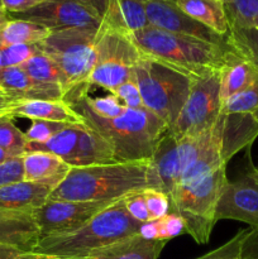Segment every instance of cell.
Returning a JSON list of instances; mask_svg holds the SVG:
<instances>
[{
    "label": "cell",
    "instance_id": "obj_1",
    "mask_svg": "<svg viewBox=\"0 0 258 259\" xmlns=\"http://www.w3.org/2000/svg\"><path fill=\"white\" fill-rule=\"evenodd\" d=\"M63 100L82 116L86 125L108 142L115 162L149 161L168 129L159 116L146 108H126L116 118H103L93 113L80 96L67 95Z\"/></svg>",
    "mask_w": 258,
    "mask_h": 259
},
{
    "label": "cell",
    "instance_id": "obj_2",
    "mask_svg": "<svg viewBox=\"0 0 258 259\" xmlns=\"http://www.w3.org/2000/svg\"><path fill=\"white\" fill-rule=\"evenodd\" d=\"M149 187V161L113 162L71 168L48 200L115 202Z\"/></svg>",
    "mask_w": 258,
    "mask_h": 259
},
{
    "label": "cell",
    "instance_id": "obj_3",
    "mask_svg": "<svg viewBox=\"0 0 258 259\" xmlns=\"http://www.w3.org/2000/svg\"><path fill=\"white\" fill-rule=\"evenodd\" d=\"M141 223L118 200L76 229L40 238L34 253L50 259H85L95 252L138 234Z\"/></svg>",
    "mask_w": 258,
    "mask_h": 259
},
{
    "label": "cell",
    "instance_id": "obj_4",
    "mask_svg": "<svg viewBox=\"0 0 258 259\" xmlns=\"http://www.w3.org/2000/svg\"><path fill=\"white\" fill-rule=\"evenodd\" d=\"M143 55L156 58L189 76L223 68L232 48L186 35L175 34L152 25L126 34Z\"/></svg>",
    "mask_w": 258,
    "mask_h": 259
},
{
    "label": "cell",
    "instance_id": "obj_5",
    "mask_svg": "<svg viewBox=\"0 0 258 259\" xmlns=\"http://www.w3.org/2000/svg\"><path fill=\"white\" fill-rule=\"evenodd\" d=\"M142 53V52H141ZM144 108L172 126L184 108L191 88V76L142 53L133 67Z\"/></svg>",
    "mask_w": 258,
    "mask_h": 259
},
{
    "label": "cell",
    "instance_id": "obj_6",
    "mask_svg": "<svg viewBox=\"0 0 258 259\" xmlns=\"http://www.w3.org/2000/svg\"><path fill=\"white\" fill-rule=\"evenodd\" d=\"M227 182V167H223L191 184L179 185L169 195V212L181 218L185 233L197 244L210 240L217 224L218 202Z\"/></svg>",
    "mask_w": 258,
    "mask_h": 259
},
{
    "label": "cell",
    "instance_id": "obj_7",
    "mask_svg": "<svg viewBox=\"0 0 258 259\" xmlns=\"http://www.w3.org/2000/svg\"><path fill=\"white\" fill-rule=\"evenodd\" d=\"M98 32L99 28L93 27L70 28L51 32L45 40L38 43L39 50L60 66L67 85L66 94L78 86L88 85L95 62Z\"/></svg>",
    "mask_w": 258,
    "mask_h": 259
},
{
    "label": "cell",
    "instance_id": "obj_8",
    "mask_svg": "<svg viewBox=\"0 0 258 259\" xmlns=\"http://www.w3.org/2000/svg\"><path fill=\"white\" fill-rule=\"evenodd\" d=\"M141 51L124 33L101 22L95 43V62L88 78L89 88L100 86L109 93L133 78Z\"/></svg>",
    "mask_w": 258,
    "mask_h": 259
},
{
    "label": "cell",
    "instance_id": "obj_9",
    "mask_svg": "<svg viewBox=\"0 0 258 259\" xmlns=\"http://www.w3.org/2000/svg\"><path fill=\"white\" fill-rule=\"evenodd\" d=\"M223 68L191 76V88L186 103L174 125L167 129L175 138L197 137L217 123L223 108L220 98Z\"/></svg>",
    "mask_w": 258,
    "mask_h": 259
},
{
    "label": "cell",
    "instance_id": "obj_10",
    "mask_svg": "<svg viewBox=\"0 0 258 259\" xmlns=\"http://www.w3.org/2000/svg\"><path fill=\"white\" fill-rule=\"evenodd\" d=\"M206 132L197 137L177 139L168 132L159 139L153 157L149 159L151 189L159 190L167 196L180 185V179L195 159L204 142Z\"/></svg>",
    "mask_w": 258,
    "mask_h": 259
},
{
    "label": "cell",
    "instance_id": "obj_11",
    "mask_svg": "<svg viewBox=\"0 0 258 259\" xmlns=\"http://www.w3.org/2000/svg\"><path fill=\"white\" fill-rule=\"evenodd\" d=\"M13 19L34 22L51 32L70 28H99L101 13L88 0H46L24 13L10 14Z\"/></svg>",
    "mask_w": 258,
    "mask_h": 259
},
{
    "label": "cell",
    "instance_id": "obj_12",
    "mask_svg": "<svg viewBox=\"0 0 258 259\" xmlns=\"http://www.w3.org/2000/svg\"><path fill=\"white\" fill-rule=\"evenodd\" d=\"M220 220H235L258 229V171L250 162L239 179L225 184L215 212V223Z\"/></svg>",
    "mask_w": 258,
    "mask_h": 259
},
{
    "label": "cell",
    "instance_id": "obj_13",
    "mask_svg": "<svg viewBox=\"0 0 258 259\" xmlns=\"http://www.w3.org/2000/svg\"><path fill=\"white\" fill-rule=\"evenodd\" d=\"M110 204L113 202L47 200L33 212L39 228L40 238H43L81 227Z\"/></svg>",
    "mask_w": 258,
    "mask_h": 259
},
{
    "label": "cell",
    "instance_id": "obj_14",
    "mask_svg": "<svg viewBox=\"0 0 258 259\" xmlns=\"http://www.w3.org/2000/svg\"><path fill=\"white\" fill-rule=\"evenodd\" d=\"M148 24L175 34L196 38L218 46H227L225 37L196 22L182 12L174 0H146Z\"/></svg>",
    "mask_w": 258,
    "mask_h": 259
},
{
    "label": "cell",
    "instance_id": "obj_15",
    "mask_svg": "<svg viewBox=\"0 0 258 259\" xmlns=\"http://www.w3.org/2000/svg\"><path fill=\"white\" fill-rule=\"evenodd\" d=\"M40 232L34 212L27 210L0 209V243L34 252Z\"/></svg>",
    "mask_w": 258,
    "mask_h": 259
},
{
    "label": "cell",
    "instance_id": "obj_16",
    "mask_svg": "<svg viewBox=\"0 0 258 259\" xmlns=\"http://www.w3.org/2000/svg\"><path fill=\"white\" fill-rule=\"evenodd\" d=\"M0 89L15 100H63L62 88L33 80L20 66L0 70Z\"/></svg>",
    "mask_w": 258,
    "mask_h": 259
},
{
    "label": "cell",
    "instance_id": "obj_17",
    "mask_svg": "<svg viewBox=\"0 0 258 259\" xmlns=\"http://www.w3.org/2000/svg\"><path fill=\"white\" fill-rule=\"evenodd\" d=\"M23 181L43 185L55 190L67 177L71 167L60 157L39 151L23 154Z\"/></svg>",
    "mask_w": 258,
    "mask_h": 259
},
{
    "label": "cell",
    "instance_id": "obj_18",
    "mask_svg": "<svg viewBox=\"0 0 258 259\" xmlns=\"http://www.w3.org/2000/svg\"><path fill=\"white\" fill-rule=\"evenodd\" d=\"M5 116L66 124H85L82 116L65 100H18Z\"/></svg>",
    "mask_w": 258,
    "mask_h": 259
},
{
    "label": "cell",
    "instance_id": "obj_19",
    "mask_svg": "<svg viewBox=\"0 0 258 259\" xmlns=\"http://www.w3.org/2000/svg\"><path fill=\"white\" fill-rule=\"evenodd\" d=\"M101 15L104 24L124 34H131L149 25L146 0H104Z\"/></svg>",
    "mask_w": 258,
    "mask_h": 259
},
{
    "label": "cell",
    "instance_id": "obj_20",
    "mask_svg": "<svg viewBox=\"0 0 258 259\" xmlns=\"http://www.w3.org/2000/svg\"><path fill=\"white\" fill-rule=\"evenodd\" d=\"M52 190L43 185L20 181L0 187V209L34 211L48 200Z\"/></svg>",
    "mask_w": 258,
    "mask_h": 259
},
{
    "label": "cell",
    "instance_id": "obj_21",
    "mask_svg": "<svg viewBox=\"0 0 258 259\" xmlns=\"http://www.w3.org/2000/svg\"><path fill=\"white\" fill-rule=\"evenodd\" d=\"M168 242L148 240L139 234L95 252L85 259H158Z\"/></svg>",
    "mask_w": 258,
    "mask_h": 259
},
{
    "label": "cell",
    "instance_id": "obj_22",
    "mask_svg": "<svg viewBox=\"0 0 258 259\" xmlns=\"http://www.w3.org/2000/svg\"><path fill=\"white\" fill-rule=\"evenodd\" d=\"M175 3L189 17L217 34L225 37L229 32V23L223 0H176Z\"/></svg>",
    "mask_w": 258,
    "mask_h": 259
},
{
    "label": "cell",
    "instance_id": "obj_23",
    "mask_svg": "<svg viewBox=\"0 0 258 259\" xmlns=\"http://www.w3.org/2000/svg\"><path fill=\"white\" fill-rule=\"evenodd\" d=\"M258 76V71L248 61L240 57L234 51H230L228 63L223 68L220 98L224 105L230 98L249 88Z\"/></svg>",
    "mask_w": 258,
    "mask_h": 259
},
{
    "label": "cell",
    "instance_id": "obj_24",
    "mask_svg": "<svg viewBox=\"0 0 258 259\" xmlns=\"http://www.w3.org/2000/svg\"><path fill=\"white\" fill-rule=\"evenodd\" d=\"M51 34V30L34 22L10 19L0 29V48L14 45H37Z\"/></svg>",
    "mask_w": 258,
    "mask_h": 259
},
{
    "label": "cell",
    "instance_id": "obj_25",
    "mask_svg": "<svg viewBox=\"0 0 258 259\" xmlns=\"http://www.w3.org/2000/svg\"><path fill=\"white\" fill-rule=\"evenodd\" d=\"M210 259H258V229H242L225 244L211 250Z\"/></svg>",
    "mask_w": 258,
    "mask_h": 259
},
{
    "label": "cell",
    "instance_id": "obj_26",
    "mask_svg": "<svg viewBox=\"0 0 258 259\" xmlns=\"http://www.w3.org/2000/svg\"><path fill=\"white\" fill-rule=\"evenodd\" d=\"M20 67L25 71L29 77L45 85H56L62 88L63 93L66 94L67 85H66V78L61 71L60 66L56 63L53 58L43 53L42 51L35 53L34 56L25 61L20 65Z\"/></svg>",
    "mask_w": 258,
    "mask_h": 259
},
{
    "label": "cell",
    "instance_id": "obj_27",
    "mask_svg": "<svg viewBox=\"0 0 258 259\" xmlns=\"http://www.w3.org/2000/svg\"><path fill=\"white\" fill-rule=\"evenodd\" d=\"M185 233V225L181 218L174 212H168L159 219L141 224L138 234L148 240H168Z\"/></svg>",
    "mask_w": 258,
    "mask_h": 259
},
{
    "label": "cell",
    "instance_id": "obj_28",
    "mask_svg": "<svg viewBox=\"0 0 258 259\" xmlns=\"http://www.w3.org/2000/svg\"><path fill=\"white\" fill-rule=\"evenodd\" d=\"M227 45L258 71V23L247 29L229 30Z\"/></svg>",
    "mask_w": 258,
    "mask_h": 259
},
{
    "label": "cell",
    "instance_id": "obj_29",
    "mask_svg": "<svg viewBox=\"0 0 258 259\" xmlns=\"http://www.w3.org/2000/svg\"><path fill=\"white\" fill-rule=\"evenodd\" d=\"M224 7L229 30L247 29L258 23V0H228Z\"/></svg>",
    "mask_w": 258,
    "mask_h": 259
},
{
    "label": "cell",
    "instance_id": "obj_30",
    "mask_svg": "<svg viewBox=\"0 0 258 259\" xmlns=\"http://www.w3.org/2000/svg\"><path fill=\"white\" fill-rule=\"evenodd\" d=\"M224 114H245L258 123V76L252 85L230 98L223 105Z\"/></svg>",
    "mask_w": 258,
    "mask_h": 259
},
{
    "label": "cell",
    "instance_id": "obj_31",
    "mask_svg": "<svg viewBox=\"0 0 258 259\" xmlns=\"http://www.w3.org/2000/svg\"><path fill=\"white\" fill-rule=\"evenodd\" d=\"M27 147L25 133L15 125L13 118L0 116V148L13 157H20L27 152Z\"/></svg>",
    "mask_w": 258,
    "mask_h": 259
},
{
    "label": "cell",
    "instance_id": "obj_32",
    "mask_svg": "<svg viewBox=\"0 0 258 259\" xmlns=\"http://www.w3.org/2000/svg\"><path fill=\"white\" fill-rule=\"evenodd\" d=\"M39 51L38 43L37 45H14L0 48V70L5 67L20 66Z\"/></svg>",
    "mask_w": 258,
    "mask_h": 259
},
{
    "label": "cell",
    "instance_id": "obj_33",
    "mask_svg": "<svg viewBox=\"0 0 258 259\" xmlns=\"http://www.w3.org/2000/svg\"><path fill=\"white\" fill-rule=\"evenodd\" d=\"M70 124L48 120H32L29 129L25 132L28 143H45Z\"/></svg>",
    "mask_w": 258,
    "mask_h": 259
},
{
    "label": "cell",
    "instance_id": "obj_34",
    "mask_svg": "<svg viewBox=\"0 0 258 259\" xmlns=\"http://www.w3.org/2000/svg\"><path fill=\"white\" fill-rule=\"evenodd\" d=\"M151 219H159L169 212V199L164 192L156 189H146L142 191Z\"/></svg>",
    "mask_w": 258,
    "mask_h": 259
},
{
    "label": "cell",
    "instance_id": "obj_35",
    "mask_svg": "<svg viewBox=\"0 0 258 259\" xmlns=\"http://www.w3.org/2000/svg\"><path fill=\"white\" fill-rule=\"evenodd\" d=\"M110 94H113L114 96L119 99L126 108L129 109H142L144 108L143 100H142L141 93H139V89L137 86V83L134 82V80L126 81V82L121 83L118 88L114 89Z\"/></svg>",
    "mask_w": 258,
    "mask_h": 259
},
{
    "label": "cell",
    "instance_id": "obj_36",
    "mask_svg": "<svg viewBox=\"0 0 258 259\" xmlns=\"http://www.w3.org/2000/svg\"><path fill=\"white\" fill-rule=\"evenodd\" d=\"M124 205H125L126 211L131 214V217L138 223L143 224V223L151 222V215H149L148 209H147L146 201L142 195V191L134 192V194L128 195L124 197Z\"/></svg>",
    "mask_w": 258,
    "mask_h": 259
},
{
    "label": "cell",
    "instance_id": "obj_37",
    "mask_svg": "<svg viewBox=\"0 0 258 259\" xmlns=\"http://www.w3.org/2000/svg\"><path fill=\"white\" fill-rule=\"evenodd\" d=\"M23 156L0 163V187L23 181Z\"/></svg>",
    "mask_w": 258,
    "mask_h": 259
},
{
    "label": "cell",
    "instance_id": "obj_38",
    "mask_svg": "<svg viewBox=\"0 0 258 259\" xmlns=\"http://www.w3.org/2000/svg\"><path fill=\"white\" fill-rule=\"evenodd\" d=\"M0 259H50L34 252H25L19 248L0 243Z\"/></svg>",
    "mask_w": 258,
    "mask_h": 259
},
{
    "label": "cell",
    "instance_id": "obj_39",
    "mask_svg": "<svg viewBox=\"0 0 258 259\" xmlns=\"http://www.w3.org/2000/svg\"><path fill=\"white\" fill-rule=\"evenodd\" d=\"M43 2L46 0H2V7L9 14H19L42 4Z\"/></svg>",
    "mask_w": 258,
    "mask_h": 259
},
{
    "label": "cell",
    "instance_id": "obj_40",
    "mask_svg": "<svg viewBox=\"0 0 258 259\" xmlns=\"http://www.w3.org/2000/svg\"><path fill=\"white\" fill-rule=\"evenodd\" d=\"M18 100H15L14 98H12L10 95H8L7 93L0 89V116H5L9 111V109L17 103Z\"/></svg>",
    "mask_w": 258,
    "mask_h": 259
},
{
    "label": "cell",
    "instance_id": "obj_41",
    "mask_svg": "<svg viewBox=\"0 0 258 259\" xmlns=\"http://www.w3.org/2000/svg\"><path fill=\"white\" fill-rule=\"evenodd\" d=\"M10 19H12V17H10L9 13H8L4 8H0V29H2Z\"/></svg>",
    "mask_w": 258,
    "mask_h": 259
},
{
    "label": "cell",
    "instance_id": "obj_42",
    "mask_svg": "<svg viewBox=\"0 0 258 259\" xmlns=\"http://www.w3.org/2000/svg\"><path fill=\"white\" fill-rule=\"evenodd\" d=\"M13 158L12 154H9L8 152H5L4 149L0 148V163H4L5 161H8V159Z\"/></svg>",
    "mask_w": 258,
    "mask_h": 259
},
{
    "label": "cell",
    "instance_id": "obj_43",
    "mask_svg": "<svg viewBox=\"0 0 258 259\" xmlns=\"http://www.w3.org/2000/svg\"><path fill=\"white\" fill-rule=\"evenodd\" d=\"M88 2H90L91 4L95 5L96 8L99 9V12L103 13V8H104V0H88ZM103 17V15H101Z\"/></svg>",
    "mask_w": 258,
    "mask_h": 259
},
{
    "label": "cell",
    "instance_id": "obj_44",
    "mask_svg": "<svg viewBox=\"0 0 258 259\" xmlns=\"http://www.w3.org/2000/svg\"><path fill=\"white\" fill-rule=\"evenodd\" d=\"M0 8H3V7H2V0H0Z\"/></svg>",
    "mask_w": 258,
    "mask_h": 259
},
{
    "label": "cell",
    "instance_id": "obj_45",
    "mask_svg": "<svg viewBox=\"0 0 258 259\" xmlns=\"http://www.w3.org/2000/svg\"><path fill=\"white\" fill-rule=\"evenodd\" d=\"M223 2H224V3H225V2H228V0H223Z\"/></svg>",
    "mask_w": 258,
    "mask_h": 259
},
{
    "label": "cell",
    "instance_id": "obj_46",
    "mask_svg": "<svg viewBox=\"0 0 258 259\" xmlns=\"http://www.w3.org/2000/svg\"><path fill=\"white\" fill-rule=\"evenodd\" d=\"M174 2H176V0H174Z\"/></svg>",
    "mask_w": 258,
    "mask_h": 259
},
{
    "label": "cell",
    "instance_id": "obj_47",
    "mask_svg": "<svg viewBox=\"0 0 258 259\" xmlns=\"http://www.w3.org/2000/svg\"><path fill=\"white\" fill-rule=\"evenodd\" d=\"M257 171H258V168H257Z\"/></svg>",
    "mask_w": 258,
    "mask_h": 259
}]
</instances>
